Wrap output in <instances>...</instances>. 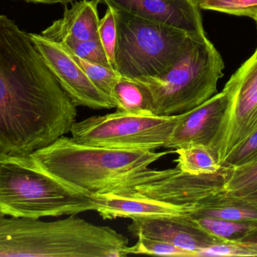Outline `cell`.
Listing matches in <instances>:
<instances>
[{"instance_id": "6da1fadb", "label": "cell", "mask_w": 257, "mask_h": 257, "mask_svg": "<svg viewBox=\"0 0 257 257\" xmlns=\"http://www.w3.org/2000/svg\"><path fill=\"white\" fill-rule=\"evenodd\" d=\"M74 105L30 34L0 15V153L28 156L70 132Z\"/></svg>"}, {"instance_id": "7a4b0ae2", "label": "cell", "mask_w": 257, "mask_h": 257, "mask_svg": "<svg viewBox=\"0 0 257 257\" xmlns=\"http://www.w3.org/2000/svg\"><path fill=\"white\" fill-rule=\"evenodd\" d=\"M170 151L100 147L63 136L28 156H8L75 191L94 196L105 194L113 186L148 168Z\"/></svg>"}, {"instance_id": "3957f363", "label": "cell", "mask_w": 257, "mask_h": 257, "mask_svg": "<svg viewBox=\"0 0 257 257\" xmlns=\"http://www.w3.org/2000/svg\"><path fill=\"white\" fill-rule=\"evenodd\" d=\"M128 238L70 215L56 221L0 214V257H123Z\"/></svg>"}, {"instance_id": "277c9868", "label": "cell", "mask_w": 257, "mask_h": 257, "mask_svg": "<svg viewBox=\"0 0 257 257\" xmlns=\"http://www.w3.org/2000/svg\"><path fill=\"white\" fill-rule=\"evenodd\" d=\"M93 196L75 191L0 153V214L18 218L77 215L96 211Z\"/></svg>"}, {"instance_id": "5b68a950", "label": "cell", "mask_w": 257, "mask_h": 257, "mask_svg": "<svg viewBox=\"0 0 257 257\" xmlns=\"http://www.w3.org/2000/svg\"><path fill=\"white\" fill-rule=\"evenodd\" d=\"M224 63L205 36L195 37L164 75L137 79L151 92L155 116L182 114L214 96Z\"/></svg>"}, {"instance_id": "8992f818", "label": "cell", "mask_w": 257, "mask_h": 257, "mask_svg": "<svg viewBox=\"0 0 257 257\" xmlns=\"http://www.w3.org/2000/svg\"><path fill=\"white\" fill-rule=\"evenodd\" d=\"M114 10L117 31L114 69L121 77L142 79L164 75L198 37L171 26Z\"/></svg>"}, {"instance_id": "52a82bcc", "label": "cell", "mask_w": 257, "mask_h": 257, "mask_svg": "<svg viewBox=\"0 0 257 257\" xmlns=\"http://www.w3.org/2000/svg\"><path fill=\"white\" fill-rule=\"evenodd\" d=\"M181 116H145L116 111L75 122L70 133L75 141L83 144L153 151L165 148Z\"/></svg>"}, {"instance_id": "ba28073f", "label": "cell", "mask_w": 257, "mask_h": 257, "mask_svg": "<svg viewBox=\"0 0 257 257\" xmlns=\"http://www.w3.org/2000/svg\"><path fill=\"white\" fill-rule=\"evenodd\" d=\"M231 170L222 167L217 173L195 175L177 166L159 170L148 167L117 183L105 194L133 195L175 206L193 207L203 198L226 190Z\"/></svg>"}, {"instance_id": "9c48e42d", "label": "cell", "mask_w": 257, "mask_h": 257, "mask_svg": "<svg viewBox=\"0 0 257 257\" xmlns=\"http://www.w3.org/2000/svg\"><path fill=\"white\" fill-rule=\"evenodd\" d=\"M224 89L229 103L209 148L220 165L238 143L257 129V55L253 54L232 75Z\"/></svg>"}, {"instance_id": "30bf717a", "label": "cell", "mask_w": 257, "mask_h": 257, "mask_svg": "<svg viewBox=\"0 0 257 257\" xmlns=\"http://www.w3.org/2000/svg\"><path fill=\"white\" fill-rule=\"evenodd\" d=\"M29 34L45 64L75 107L114 108L111 100L93 84L66 47L42 34Z\"/></svg>"}, {"instance_id": "8fae6325", "label": "cell", "mask_w": 257, "mask_h": 257, "mask_svg": "<svg viewBox=\"0 0 257 257\" xmlns=\"http://www.w3.org/2000/svg\"><path fill=\"white\" fill-rule=\"evenodd\" d=\"M128 231L135 236L143 235L161 240L184 249L198 256V253L225 240L211 235L198 226L188 214L177 217H144L133 219Z\"/></svg>"}, {"instance_id": "7c38bea8", "label": "cell", "mask_w": 257, "mask_h": 257, "mask_svg": "<svg viewBox=\"0 0 257 257\" xmlns=\"http://www.w3.org/2000/svg\"><path fill=\"white\" fill-rule=\"evenodd\" d=\"M229 103L226 89L208 101L182 113L165 148L176 150L193 145L210 147L218 133Z\"/></svg>"}, {"instance_id": "4fadbf2b", "label": "cell", "mask_w": 257, "mask_h": 257, "mask_svg": "<svg viewBox=\"0 0 257 257\" xmlns=\"http://www.w3.org/2000/svg\"><path fill=\"white\" fill-rule=\"evenodd\" d=\"M99 3L131 15L161 23L193 36H205L195 0H99Z\"/></svg>"}, {"instance_id": "5bb4252c", "label": "cell", "mask_w": 257, "mask_h": 257, "mask_svg": "<svg viewBox=\"0 0 257 257\" xmlns=\"http://www.w3.org/2000/svg\"><path fill=\"white\" fill-rule=\"evenodd\" d=\"M93 197L97 205L96 211L104 220L177 217L189 214L194 207L175 206L133 195L108 193Z\"/></svg>"}, {"instance_id": "9a60e30c", "label": "cell", "mask_w": 257, "mask_h": 257, "mask_svg": "<svg viewBox=\"0 0 257 257\" xmlns=\"http://www.w3.org/2000/svg\"><path fill=\"white\" fill-rule=\"evenodd\" d=\"M99 0H81L65 7L63 18L54 21L41 34L54 42L65 39L89 40L98 39Z\"/></svg>"}, {"instance_id": "2e32d148", "label": "cell", "mask_w": 257, "mask_h": 257, "mask_svg": "<svg viewBox=\"0 0 257 257\" xmlns=\"http://www.w3.org/2000/svg\"><path fill=\"white\" fill-rule=\"evenodd\" d=\"M189 214L223 220L257 222V210L242 198L231 196L226 190L201 199Z\"/></svg>"}, {"instance_id": "e0dca14e", "label": "cell", "mask_w": 257, "mask_h": 257, "mask_svg": "<svg viewBox=\"0 0 257 257\" xmlns=\"http://www.w3.org/2000/svg\"><path fill=\"white\" fill-rule=\"evenodd\" d=\"M111 100L117 111L155 116L151 92L139 80L119 77L113 89Z\"/></svg>"}, {"instance_id": "ac0fdd59", "label": "cell", "mask_w": 257, "mask_h": 257, "mask_svg": "<svg viewBox=\"0 0 257 257\" xmlns=\"http://www.w3.org/2000/svg\"><path fill=\"white\" fill-rule=\"evenodd\" d=\"M187 214L198 226L225 241H245L257 227V222L234 221Z\"/></svg>"}, {"instance_id": "d6986e66", "label": "cell", "mask_w": 257, "mask_h": 257, "mask_svg": "<svg viewBox=\"0 0 257 257\" xmlns=\"http://www.w3.org/2000/svg\"><path fill=\"white\" fill-rule=\"evenodd\" d=\"M178 155L177 167L184 172L200 175L220 172L222 167L217 162L208 146L193 145L174 151Z\"/></svg>"}, {"instance_id": "ffe728a7", "label": "cell", "mask_w": 257, "mask_h": 257, "mask_svg": "<svg viewBox=\"0 0 257 257\" xmlns=\"http://www.w3.org/2000/svg\"><path fill=\"white\" fill-rule=\"evenodd\" d=\"M225 190L231 196L244 197L257 190V161L231 170Z\"/></svg>"}, {"instance_id": "44dd1931", "label": "cell", "mask_w": 257, "mask_h": 257, "mask_svg": "<svg viewBox=\"0 0 257 257\" xmlns=\"http://www.w3.org/2000/svg\"><path fill=\"white\" fill-rule=\"evenodd\" d=\"M72 55L93 84L111 99L113 89L120 75L112 68Z\"/></svg>"}, {"instance_id": "7402d4cb", "label": "cell", "mask_w": 257, "mask_h": 257, "mask_svg": "<svg viewBox=\"0 0 257 257\" xmlns=\"http://www.w3.org/2000/svg\"><path fill=\"white\" fill-rule=\"evenodd\" d=\"M135 245L127 249V256L130 254L157 255L164 256H194L191 252L176 247L161 240L148 238L143 235L137 236Z\"/></svg>"}, {"instance_id": "603a6c76", "label": "cell", "mask_w": 257, "mask_h": 257, "mask_svg": "<svg viewBox=\"0 0 257 257\" xmlns=\"http://www.w3.org/2000/svg\"><path fill=\"white\" fill-rule=\"evenodd\" d=\"M58 43L66 47L72 54L80 58L112 68L99 38L89 40L65 39Z\"/></svg>"}, {"instance_id": "cb8c5ba5", "label": "cell", "mask_w": 257, "mask_h": 257, "mask_svg": "<svg viewBox=\"0 0 257 257\" xmlns=\"http://www.w3.org/2000/svg\"><path fill=\"white\" fill-rule=\"evenodd\" d=\"M257 161V129L235 146L220 163L225 168L236 169Z\"/></svg>"}, {"instance_id": "d4e9b609", "label": "cell", "mask_w": 257, "mask_h": 257, "mask_svg": "<svg viewBox=\"0 0 257 257\" xmlns=\"http://www.w3.org/2000/svg\"><path fill=\"white\" fill-rule=\"evenodd\" d=\"M199 9L257 18V0H198Z\"/></svg>"}, {"instance_id": "484cf974", "label": "cell", "mask_w": 257, "mask_h": 257, "mask_svg": "<svg viewBox=\"0 0 257 257\" xmlns=\"http://www.w3.org/2000/svg\"><path fill=\"white\" fill-rule=\"evenodd\" d=\"M98 35L108 62L114 69V54L117 39V23L115 10L110 6H108L105 15L99 21Z\"/></svg>"}, {"instance_id": "4316f807", "label": "cell", "mask_w": 257, "mask_h": 257, "mask_svg": "<svg viewBox=\"0 0 257 257\" xmlns=\"http://www.w3.org/2000/svg\"><path fill=\"white\" fill-rule=\"evenodd\" d=\"M198 256H257V243L223 241L199 252Z\"/></svg>"}, {"instance_id": "83f0119b", "label": "cell", "mask_w": 257, "mask_h": 257, "mask_svg": "<svg viewBox=\"0 0 257 257\" xmlns=\"http://www.w3.org/2000/svg\"><path fill=\"white\" fill-rule=\"evenodd\" d=\"M27 3H40V4H60L67 5L68 3H72L75 0H24Z\"/></svg>"}, {"instance_id": "f1b7e54d", "label": "cell", "mask_w": 257, "mask_h": 257, "mask_svg": "<svg viewBox=\"0 0 257 257\" xmlns=\"http://www.w3.org/2000/svg\"><path fill=\"white\" fill-rule=\"evenodd\" d=\"M241 198L244 199V200L247 201L248 203H250L252 206L254 207L257 210V190L253 192V193H250V194L247 195V196Z\"/></svg>"}, {"instance_id": "f546056e", "label": "cell", "mask_w": 257, "mask_h": 257, "mask_svg": "<svg viewBox=\"0 0 257 257\" xmlns=\"http://www.w3.org/2000/svg\"><path fill=\"white\" fill-rule=\"evenodd\" d=\"M245 241H249V242L257 243V227L256 230L253 232V234L249 236V238L246 240Z\"/></svg>"}, {"instance_id": "4dcf8cb0", "label": "cell", "mask_w": 257, "mask_h": 257, "mask_svg": "<svg viewBox=\"0 0 257 257\" xmlns=\"http://www.w3.org/2000/svg\"><path fill=\"white\" fill-rule=\"evenodd\" d=\"M255 21H256V23H257V18H256V20H255ZM254 53H255V54H256V55H257V48H256V51H255V52H254Z\"/></svg>"}, {"instance_id": "1f68e13d", "label": "cell", "mask_w": 257, "mask_h": 257, "mask_svg": "<svg viewBox=\"0 0 257 257\" xmlns=\"http://www.w3.org/2000/svg\"><path fill=\"white\" fill-rule=\"evenodd\" d=\"M195 1H196V3H197L198 0H195Z\"/></svg>"}]
</instances>
